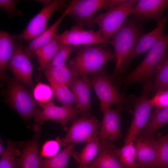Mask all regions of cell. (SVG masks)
Segmentation results:
<instances>
[{"mask_svg": "<svg viewBox=\"0 0 168 168\" xmlns=\"http://www.w3.org/2000/svg\"><path fill=\"white\" fill-rule=\"evenodd\" d=\"M139 26L132 20H125L111 37L116 64L112 79L118 82L128 69L130 58L141 36Z\"/></svg>", "mask_w": 168, "mask_h": 168, "instance_id": "6da1fadb", "label": "cell"}, {"mask_svg": "<svg viewBox=\"0 0 168 168\" xmlns=\"http://www.w3.org/2000/svg\"><path fill=\"white\" fill-rule=\"evenodd\" d=\"M113 59L114 54L110 49L88 45L77 48L69 64L75 77H84L102 69L108 61Z\"/></svg>", "mask_w": 168, "mask_h": 168, "instance_id": "7a4b0ae2", "label": "cell"}, {"mask_svg": "<svg viewBox=\"0 0 168 168\" xmlns=\"http://www.w3.org/2000/svg\"><path fill=\"white\" fill-rule=\"evenodd\" d=\"M92 83L100 102L102 111L116 104L120 110H128L134 104L135 97L127 96L120 92L112 78L105 71L101 69L92 74Z\"/></svg>", "mask_w": 168, "mask_h": 168, "instance_id": "3957f363", "label": "cell"}, {"mask_svg": "<svg viewBox=\"0 0 168 168\" xmlns=\"http://www.w3.org/2000/svg\"><path fill=\"white\" fill-rule=\"evenodd\" d=\"M168 44V34L150 49L145 57L124 79L126 86L137 82L143 84L152 81L157 67L163 60Z\"/></svg>", "mask_w": 168, "mask_h": 168, "instance_id": "277c9868", "label": "cell"}, {"mask_svg": "<svg viewBox=\"0 0 168 168\" xmlns=\"http://www.w3.org/2000/svg\"><path fill=\"white\" fill-rule=\"evenodd\" d=\"M138 1L123 0L106 12L94 16L88 26L97 24L102 36L109 40L123 25Z\"/></svg>", "mask_w": 168, "mask_h": 168, "instance_id": "5b68a950", "label": "cell"}, {"mask_svg": "<svg viewBox=\"0 0 168 168\" xmlns=\"http://www.w3.org/2000/svg\"><path fill=\"white\" fill-rule=\"evenodd\" d=\"M81 115L68 129L64 138L57 137L56 140L60 145L66 147L75 143H86L99 133L100 123L96 118L88 112Z\"/></svg>", "mask_w": 168, "mask_h": 168, "instance_id": "8992f818", "label": "cell"}, {"mask_svg": "<svg viewBox=\"0 0 168 168\" xmlns=\"http://www.w3.org/2000/svg\"><path fill=\"white\" fill-rule=\"evenodd\" d=\"M144 84L142 94L135 98L133 116L131 124L125 136L124 144L133 142L136 136L149 120L151 110L154 107L148 97L152 92L151 83Z\"/></svg>", "mask_w": 168, "mask_h": 168, "instance_id": "52a82bcc", "label": "cell"}, {"mask_svg": "<svg viewBox=\"0 0 168 168\" xmlns=\"http://www.w3.org/2000/svg\"><path fill=\"white\" fill-rule=\"evenodd\" d=\"M7 97L11 106L24 120H28L41 111L37 108L31 94L16 79L10 82Z\"/></svg>", "mask_w": 168, "mask_h": 168, "instance_id": "ba28073f", "label": "cell"}, {"mask_svg": "<svg viewBox=\"0 0 168 168\" xmlns=\"http://www.w3.org/2000/svg\"><path fill=\"white\" fill-rule=\"evenodd\" d=\"M68 3L66 0H55L44 6L41 10L31 20L26 29L19 36L20 40L28 41L43 33L47 29V23L52 14L55 12L64 9Z\"/></svg>", "mask_w": 168, "mask_h": 168, "instance_id": "9c48e42d", "label": "cell"}, {"mask_svg": "<svg viewBox=\"0 0 168 168\" xmlns=\"http://www.w3.org/2000/svg\"><path fill=\"white\" fill-rule=\"evenodd\" d=\"M54 38L62 44L71 45L112 44L111 40H106L102 36L100 30H85L77 25L69 30L57 34Z\"/></svg>", "mask_w": 168, "mask_h": 168, "instance_id": "30bf717a", "label": "cell"}, {"mask_svg": "<svg viewBox=\"0 0 168 168\" xmlns=\"http://www.w3.org/2000/svg\"><path fill=\"white\" fill-rule=\"evenodd\" d=\"M19 36L12 57L7 65L16 79L20 82L32 87V79L33 66L24 50Z\"/></svg>", "mask_w": 168, "mask_h": 168, "instance_id": "8fae6325", "label": "cell"}, {"mask_svg": "<svg viewBox=\"0 0 168 168\" xmlns=\"http://www.w3.org/2000/svg\"><path fill=\"white\" fill-rule=\"evenodd\" d=\"M134 141L136 159L140 168H157L159 144L155 135L142 138L136 137Z\"/></svg>", "mask_w": 168, "mask_h": 168, "instance_id": "7c38bea8", "label": "cell"}, {"mask_svg": "<svg viewBox=\"0 0 168 168\" xmlns=\"http://www.w3.org/2000/svg\"><path fill=\"white\" fill-rule=\"evenodd\" d=\"M38 104L42 110L35 116V119L40 124L47 120H54L62 125L64 129L66 130V125L67 122L76 114L81 113L76 106H58L53 101Z\"/></svg>", "mask_w": 168, "mask_h": 168, "instance_id": "4fadbf2b", "label": "cell"}, {"mask_svg": "<svg viewBox=\"0 0 168 168\" xmlns=\"http://www.w3.org/2000/svg\"><path fill=\"white\" fill-rule=\"evenodd\" d=\"M106 0H74L70 3L71 10L68 15L74 21L76 25L82 27L89 26L94 16L102 9Z\"/></svg>", "mask_w": 168, "mask_h": 168, "instance_id": "5bb4252c", "label": "cell"}, {"mask_svg": "<svg viewBox=\"0 0 168 168\" xmlns=\"http://www.w3.org/2000/svg\"><path fill=\"white\" fill-rule=\"evenodd\" d=\"M40 126L38 124L33 127L34 135L30 140L21 142L20 146L22 151L16 160L18 168H39L40 159L38 156V141L40 135Z\"/></svg>", "mask_w": 168, "mask_h": 168, "instance_id": "9a60e30c", "label": "cell"}, {"mask_svg": "<svg viewBox=\"0 0 168 168\" xmlns=\"http://www.w3.org/2000/svg\"><path fill=\"white\" fill-rule=\"evenodd\" d=\"M119 110V108L112 109L108 108L102 110L103 118L100 123L99 133L101 140L112 142L122 136Z\"/></svg>", "mask_w": 168, "mask_h": 168, "instance_id": "2e32d148", "label": "cell"}, {"mask_svg": "<svg viewBox=\"0 0 168 168\" xmlns=\"http://www.w3.org/2000/svg\"><path fill=\"white\" fill-rule=\"evenodd\" d=\"M168 8V0H140L132 8L130 14L137 19L157 20Z\"/></svg>", "mask_w": 168, "mask_h": 168, "instance_id": "e0dca14e", "label": "cell"}, {"mask_svg": "<svg viewBox=\"0 0 168 168\" xmlns=\"http://www.w3.org/2000/svg\"><path fill=\"white\" fill-rule=\"evenodd\" d=\"M99 153L89 164L91 168H124L120 163L117 148L111 142L100 141Z\"/></svg>", "mask_w": 168, "mask_h": 168, "instance_id": "ac0fdd59", "label": "cell"}, {"mask_svg": "<svg viewBox=\"0 0 168 168\" xmlns=\"http://www.w3.org/2000/svg\"><path fill=\"white\" fill-rule=\"evenodd\" d=\"M91 79L87 76L75 77L71 85L76 103L81 114L88 112L91 106Z\"/></svg>", "mask_w": 168, "mask_h": 168, "instance_id": "d6986e66", "label": "cell"}, {"mask_svg": "<svg viewBox=\"0 0 168 168\" xmlns=\"http://www.w3.org/2000/svg\"><path fill=\"white\" fill-rule=\"evenodd\" d=\"M168 20V12L157 21V26L154 29L140 36L131 57V61L135 57L149 51L163 37L164 28Z\"/></svg>", "mask_w": 168, "mask_h": 168, "instance_id": "ffe728a7", "label": "cell"}, {"mask_svg": "<svg viewBox=\"0 0 168 168\" xmlns=\"http://www.w3.org/2000/svg\"><path fill=\"white\" fill-rule=\"evenodd\" d=\"M70 5L61 16L48 29L30 42L28 45L24 46L25 52L30 58L35 55V52L40 48L49 43L57 35V33L62 21L68 15L71 10Z\"/></svg>", "mask_w": 168, "mask_h": 168, "instance_id": "44dd1931", "label": "cell"}, {"mask_svg": "<svg viewBox=\"0 0 168 168\" xmlns=\"http://www.w3.org/2000/svg\"><path fill=\"white\" fill-rule=\"evenodd\" d=\"M19 37L6 31H0V76L4 77V71L13 54L16 44Z\"/></svg>", "mask_w": 168, "mask_h": 168, "instance_id": "7402d4cb", "label": "cell"}, {"mask_svg": "<svg viewBox=\"0 0 168 168\" xmlns=\"http://www.w3.org/2000/svg\"><path fill=\"white\" fill-rule=\"evenodd\" d=\"M150 118L145 128L136 137L142 138L154 135L160 128L168 123V107H156L151 113Z\"/></svg>", "mask_w": 168, "mask_h": 168, "instance_id": "603a6c76", "label": "cell"}, {"mask_svg": "<svg viewBox=\"0 0 168 168\" xmlns=\"http://www.w3.org/2000/svg\"><path fill=\"white\" fill-rule=\"evenodd\" d=\"M99 133L96 134L79 152H73L72 156L78 164L77 168H86L97 155L100 147Z\"/></svg>", "mask_w": 168, "mask_h": 168, "instance_id": "cb8c5ba5", "label": "cell"}, {"mask_svg": "<svg viewBox=\"0 0 168 168\" xmlns=\"http://www.w3.org/2000/svg\"><path fill=\"white\" fill-rule=\"evenodd\" d=\"M48 81L71 86L75 77L70 68L66 65L61 67H46L43 70Z\"/></svg>", "mask_w": 168, "mask_h": 168, "instance_id": "d4e9b609", "label": "cell"}, {"mask_svg": "<svg viewBox=\"0 0 168 168\" xmlns=\"http://www.w3.org/2000/svg\"><path fill=\"white\" fill-rule=\"evenodd\" d=\"M75 147L74 144H70L53 156L40 159L39 168H67L69 159Z\"/></svg>", "mask_w": 168, "mask_h": 168, "instance_id": "484cf974", "label": "cell"}, {"mask_svg": "<svg viewBox=\"0 0 168 168\" xmlns=\"http://www.w3.org/2000/svg\"><path fill=\"white\" fill-rule=\"evenodd\" d=\"M151 82L152 91L155 94L159 91L168 89V55L166 53L161 62L157 67Z\"/></svg>", "mask_w": 168, "mask_h": 168, "instance_id": "4316f807", "label": "cell"}, {"mask_svg": "<svg viewBox=\"0 0 168 168\" xmlns=\"http://www.w3.org/2000/svg\"><path fill=\"white\" fill-rule=\"evenodd\" d=\"M63 45L54 38L35 52V55L37 57L41 70L44 69Z\"/></svg>", "mask_w": 168, "mask_h": 168, "instance_id": "83f0119b", "label": "cell"}, {"mask_svg": "<svg viewBox=\"0 0 168 168\" xmlns=\"http://www.w3.org/2000/svg\"><path fill=\"white\" fill-rule=\"evenodd\" d=\"M119 161L124 168H140L135 161L136 150L133 142L124 144L120 148H117Z\"/></svg>", "mask_w": 168, "mask_h": 168, "instance_id": "f1b7e54d", "label": "cell"}, {"mask_svg": "<svg viewBox=\"0 0 168 168\" xmlns=\"http://www.w3.org/2000/svg\"><path fill=\"white\" fill-rule=\"evenodd\" d=\"M48 81L57 100L63 105L72 106L73 104L75 103V100L72 91L69 90L68 87L51 81Z\"/></svg>", "mask_w": 168, "mask_h": 168, "instance_id": "f546056e", "label": "cell"}, {"mask_svg": "<svg viewBox=\"0 0 168 168\" xmlns=\"http://www.w3.org/2000/svg\"><path fill=\"white\" fill-rule=\"evenodd\" d=\"M20 147L10 140L7 141L6 149L1 156L0 168H16L15 157L21 154Z\"/></svg>", "mask_w": 168, "mask_h": 168, "instance_id": "4dcf8cb0", "label": "cell"}, {"mask_svg": "<svg viewBox=\"0 0 168 168\" xmlns=\"http://www.w3.org/2000/svg\"><path fill=\"white\" fill-rule=\"evenodd\" d=\"M35 100L38 103H44L53 101L54 96L53 89L51 86L39 82L33 90Z\"/></svg>", "mask_w": 168, "mask_h": 168, "instance_id": "1f68e13d", "label": "cell"}, {"mask_svg": "<svg viewBox=\"0 0 168 168\" xmlns=\"http://www.w3.org/2000/svg\"><path fill=\"white\" fill-rule=\"evenodd\" d=\"M75 50V48L71 45L63 44L45 67L66 65L65 62L68 57Z\"/></svg>", "mask_w": 168, "mask_h": 168, "instance_id": "d6a6232c", "label": "cell"}, {"mask_svg": "<svg viewBox=\"0 0 168 168\" xmlns=\"http://www.w3.org/2000/svg\"><path fill=\"white\" fill-rule=\"evenodd\" d=\"M157 141L159 152L157 168H168V139L161 137Z\"/></svg>", "mask_w": 168, "mask_h": 168, "instance_id": "836d02e7", "label": "cell"}, {"mask_svg": "<svg viewBox=\"0 0 168 168\" xmlns=\"http://www.w3.org/2000/svg\"><path fill=\"white\" fill-rule=\"evenodd\" d=\"M60 144L57 140H51L47 141L44 144L40 153V156L43 157H50L58 153Z\"/></svg>", "mask_w": 168, "mask_h": 168, "instance_id": "e575fe53", "label": "cell"}, {"mask_svg": "<svg viewBox=\"0 0 168 168\" xmlns=\"http://www.w3.org/2000/svg\"><path fill=\"white\" fill-rule=\"evenodd\" d=\"M20 1L17 0H0V7L7 13L9 18L15 15L23 16V13L17 10L16 4Z\"/></svg>", "mask_w": 168, "mask_h": 168, "instance_id": "d590c367", "label": "cell"}, {"mask_svg": "<svg viewBox=\"0 0 168 168\" xmlns=\"http://www.w3.org/2000/svg\"><path fill=\"white\" fill-rule=\"evenodd\" d=\"M150 100L155 107H168V89L158 92Z\"/></svg>", "mask_w": 168, "mask_h": 168, "instance_id": "8d00e7d4", "label": "cell"}, {"mask_svg": "<svg viewBox=\"0 0 168 168\" xmlns=\"http://www.w3.org/2000/svg\"><path fill=\"white\" fill-rule=\"evenodd\" d=\"M123 0H106L102 8L109 10L121 2Z\"/></svg>", "mask_w": 168, "mask_h": 168, "instance_id": "74e56055", "label": "cell"}, {"mask_svg": "<svg viewBox=\"0 0 168 168\" xmlns=\"http://www.w3.org/2000/svg\"><path fill=\"white\" fill-rule=\"evenodd\" d=\"M38 2L42 3L44 6L47 5L53 1L49 0H38Z\"/></svg>", "mask_w": 168, "mask_h": 168, "instance_id": "f35d334b", "label": "cell"}, {"mask_svg": "<svg viewBox=\"0 0 168 168\" xmlns=\"http://www.w3.org/2000/svg\"><path fill=\"white\" fill-rule=\"evenodd\" d=\"M5 149H4L2 144L1 143L0 144V155L1 156L4 153Z\"/></svg>", "mask_w": 168, "mask_h": 168, "instance_id": "ab89813d", "label": "cell"}, {"mask_svg": "<svg viewBox=\"0 0 168 168\" xmlns=\"http://www.w3.org/2000/svg\"><path fill=\"white\" fill-rule=\"evenodd\" d=\"M164 138L168 139V133L164 136L162 137Z\"/></svg>", "mask_w": 168, "mask_h": 168, "instance_id": "60d3db41", "label": "cell"}, {"mask_svg": "<svg viewBox=\"0 0 168 168\" xmlns=\"http://www.w3.org/2000/svg\"><path fill=\"white\" fill-rule=\"evenodd\" d=\"M86 168H91L90 167L88 166Z\"/></svg>", "mask_w": 168, "mask_h": 168, "instance_id": "b9f144b4", "label": "cell"}, {"mask_svg": "<svg viewBox=\"0 0 168 168\" xmlns=\"http://www.w3.org/2000/svg\"></svg>", "mask_w": 168, "mask_h": 168, "instance_id": "7bdbcfd3", "label": "cell"}]
</instances>
